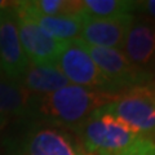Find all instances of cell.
Returning <instances> with one entry per match:
<instances>
[{
    "mask_svg": "<svg viewBox=\"0 0 155 155\" xmlns=\"http://www.w3.org/2000/svg\"><path fill=\"white\" fill-rule=\"evenodd\" d=\"M87 155H155V141L100 109L79 130Z\"/></svg>",
    "mask_w": 155,
    "mask_h": 155,
    "instance_id": "cell-1",
    "label": "cell"
},
{
    "mask_svg": "<svg viewBox=\"0 0 155 155\" xmlns=\"http://www.w3.org/2000/svg\"><path fill=\"white\" fill-rule=\"evenodd\" d=\"M114 96L69 84L52 93L34 97L31 110L54 127L78 132L91 115L109 104Z\"/></svg>",
    "mask_w": 155,
    "mask_h": 155,
    "instance_id": "cell-2",
    "label": "cell"
},
{
    "mask_svg": "<svg viewBox=\"0 0 155 155\" xmlns=\"http://www.w3.org/2000/svg\"><path fill=\"white\" fill-rule=\"evenodd\" d=\"M100 110L155 141V88L150 84L120 92Z\"/></svg>",
    "mask_w": 155,
    "mask_h": 155,
    "instance_id": "cell-3",
    "label": "cell"
},
{
    "mask_svg": "<svg viewBox=\"0 0 155 155\" xmlns=\"http://www.w3.org/2000/svg\"><path fill=\"white\" fill-rule=\"evenodd\" d=\"M56 66L72 85H79L110 94L119 93L100 71L79 38L66 43L56 61Z\"/></svg>",
    "mask_w": 155,
    "mask_h": 155,
    "instance_id": "cell-4",
    "label": "cell"
},
{
    "mask_svg": "<svg viewBox=\"0 0 155 155\" xmlns=\"http://www.w3.org/2000/svg\"><path fill=\"white\" fill-rule=\"evenodd\" d=\"M81 43L100 71L115 87L119 93L125 89L149 85L150 81L153 80L154 74L133 65L125 57L123 51L92 47L85 44L84 41Z\"/></svg>",
    "mask_w": 155,
    "mask_h": 155,
    "instance_id": "cell-5",
    "label": "cell"
},
{
    "mask_svg": "<svg viewBox=\"0 0 155 155\" xmlns=\"http://www.w3.org/2000/svg\"><path fill=\"white\" fill-rule=\"evenodd\" d=\"M17 28L22 48L30 65H56V61L66 43L60 41L51 35L26 14L14 5Z\"/></svg>",
    "mask_w": 155,
    "mask_h": 155,
    "instance_id": "cell-6",
    "label": "cell"
},
{
    "mask_svg": "<svg viewBox=\"0 0 155 155\" xmlns=\"http://www.w3.org/2000/svg\"><path fill=\"white\" fill-rule=\"evenodd\" d=\"M22 155H87L80 140L58 127L35 128L26 134Z\"/></svg>",
    "mask_w": 155,
    "mask_h": 155,
    "instance_id": "cell-7",
    "label": "cell"
},
{
    "mask_svg": "<svg viewBox=\"0 0 155 155\" xmlns=\"http://www.w3.org/2000/svg\"><path fill=\"white\" fill-rule=\"evenodd\" d=\"M30 66L17 28L14 7L0 13V70L8 79L18 80Z\"/></svg>",
    "mask_w": 155,
    "mask_h": 155,
    "instance_id": "cell-8",
    "label": "cell"
},
{
    "mask_svg": "<svg viewBox=\"0 0 155 155\" xmlns=\"http://www.w3.org/2000/svg\"><path fill=\"white\" fill-rule=\"evenodd\" d=\"M133 21L134 14L118 18H91L85 14L79 39L92 47L122 51Z\"/></svg>",
    "mask_w": 155,
    "mask_h": 155,
    "instance_id": "cell-9",
    "label": "cell"
},
{
    "mask_svg": "<svg viewBox=\"0 0 155 155\" xmlns=\"http://www.w3.org/2000/svg\"><path fill=\"white\" fill-rule=\"evenodd\" d=\"M122 51L133 65L154 74L155 23L146 21L145 18H134Z\"/></svg>",
    "mask_w": 155,
    "mask_h": 155,
    "instance_id": "cell-10",
    "label": "cell"
},
{
    "mask_svg": "<svg viewBox=\"0 0 155 155\" xmlns=\"http://www.w3.org/2000/svg\"><path fill=\"white\" fill-rule=\"evenodd\" d=\"M17 81L35 97L52 93L70 84L56 65H30Z\"/></svg>",
    "mask_w": 155,
    "mask_h": 155,
    "instance_id": "cell-11",
    "label": "cell"
},
{
    "mask_svg": "<svg viewBox=\"0 0 155 155\" xmlns=\"http://www.w3.org/2000/svg\"><path fill=\"white\" fill-rule=\"evenodd\" d=\"M16 7L23 11L26 14H28L48 35H51L52 38L57 39V40L67 43L80 38V34L84 25V18H85L84 12L80 14H75V16L48 17V16H41V14L28 12L27 9H25L21 5L19 2H16Z\"/></svg>",
    "mask_w": 155,
    "mask_h": 155,
    "instance_id": "cell-12",
    "label": "cell"
},
{
    "mask_svg": "<svg viewBox=\"0 0 155 155\" xmlns=\"http://www.w3.org/2000/svg\"><path fill=\"white\" fill-rule=\"evenodd\" d=\"M34 97L16 80L0 78V118L25 115L31 110Z\"/></svg>",
    "mask_w": 155,
    "mask_h": 155,
    "instance_id": "cell-13",
    "label": "cell"
},
{
    "mask_svg": "<svg viewBox=\"0 0 155 155\" xmlns=\"http://www.w3.org/2000/svg\"><path fill=\"white\" fill-rule=\"evenodd\" d=\"M84 13L91 18H118L134 14L138 2L128 0H83Z\"/></svg>",
    "mask_w": 155,
    "mask_h": 155,
    "instance_id": "cell-14",
    "label": "cell"
},
{
    "mask_svg": "<svg viewBox=\"0 0 155 155\" xmlns=\"http://www.w3.org/2000/svg\"><path fill=\"white\" fill-rule=\"evenodd\" d=\"M19 3L28 12L48 17L75 16L84 12L80 0H30Z\"/></svg>",
    "mask_w": 155,
    "mask_h": 155,
    "instance_id": "cell-15",
    "label": "cell"
},
{
    "mask_svg": "<svg viewBox=\"0 0 155 155\" xmlns=\"http://www.w3.org/2000/svg\"><path fill=\"white\" fill-rule=\"evenodd\" d=\"M137 11L142 12V16H145L146 21L155 22V0H147V2H138Z\"/></svg>",
    "mask_w": 155,
    "mask_h": 155,
    "instance_id": "cell-16",
    "label": "cell"
},
{
    "mask_svg": "<svg viewBox=\"0 0 155 155\" xmlns=\"http://www.w3.org/2000/svg\"><path fill=\"white\" fill-rule=\"evenodd\" d=\"M14 5H16V2H5V0H0V13L13 8Z\"/></svg>",
    "mask_w": 155,
    "mask_h": 155,
    "instance_id": "cell-17",
    "label": "cell"
},
{
    "mask_svg": "<svg viewBox=\"0 0 155 155\" xmlns=\"http://www.w3.org/2000/svg\"><path fill=\"white\" fill-rule=\"evenodd\" d=\"M4 120H5L4 118H0V128H2V125L4 124Z\"/></svg>",
    "mask_w": 155,
    "mask_h": 155,
    "instance_id": "cell-18",
    "label": "cell"
}]
</instances>
